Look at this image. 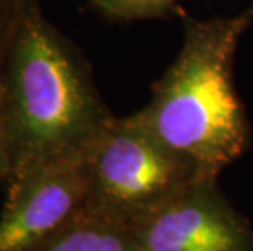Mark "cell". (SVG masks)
Masks as SVG:
<instances>
[{
  "instance_id": "1",
  "label": "cell",
  "mask_w": 253,
  "mask_h": 251,
  "mask_svg": "<svg viewBox=\"0 0 253 251\" xmlns=\"http://www.w3.org/2000/svg\"><path fill=\"white\" fill-rule=\"evenodd\" d=\"M0 108L12 153L10 178L41 165L90 157L115 117L88 61L46 18L40 0L5 54Z\"/></svg>"
},
{
  "instance_id": "2",
  "label": "cell",
  "mask_w": 253,
  "mask_h": 251,
  "mask_svg": "<svg viewBox=\"0 0 253 251\" xmlns=\"http://www.w3.org/2000/svg\"><path fill=\"white\" fill-rule=\"evenodd\" d=\"M253 10L234 17H185V38L154 85L137 119L201 178L217 179L250 141L245 108L234 83V57Z\"/></svg>"
},
{
  "instance_id": "3",
  "label": "cell",
  "mask_w": 253,
  "mask_h": 251,
  "mask_svg": "<svg viewBox=\"0 0 253 251\" xmlns=\"http://www.w3.org/2000/svg\"><path fill=\"white\" fill-rule=\"evenodd\" d=\"M85 207L127 228H137L201 178L159 142L136 114L113 117L88 157Z\"/></svg>"
},
{
  "instance_id": "4",
  "label": "cell",
  "mask_w": 253,
  "mask_h": 251,
  "mask_svg": "<svg viewBox=\"0 0 253 251\" xmlns=\"http://www.w3.org/2000/svg\"><path fill=\"white\" fill-rule=\"evenodd\" d=\"M88 157L41 165L7 183L0 251H35L80 212L88 194Z\"/></svg>"
},
{
  "instance_id": "5",
  "label": "cell",
  "mask_w": 253,
  "mask_h": 251,
  "mask_svg": "<svg viewBox=\"0 0 253 251\" xmlns=\"http://www.w3.org/2000/svg\"><path fill=\"white\" fill-rule=\"evenodd\" d=\"M132 232L139 251H253L250 223L217 179H198Z\"/></svg>"
},
{
  "instance_id": "6",
  "label": "cell",
  "mask_w": 253,
  "mask_h": 251,
  "mask_svg": "<svg viewBox=\"0 0 253 251\" xmlns=\"http://www.w3.org/2000/svg\"><path fill=\"white\" fill-rule=\"evenodd\" d=\"M35 251H139L131 228L84 207Z\"/></svg>"
},
{
  "instance_id": "7",
  "label": "cell",
  "mask_w": 253,
  "mask_h": 251,
  "mask_svg": "<svg viewBox=\"0 0 253 251\" xmlns=\"http://www.w3.org/2000/svg\"><path fill=\"white\" fill-rule=\"evenodd\" d=\"M100 15L111 20H147L169 13L176 0H88Z\"/></svg>"
},
{
  "instance_id": "8",
  "label": "cell",
  "mask_w": 253,
  "mask_h": 251,
  "mask_svg": "<svg viewBox=\"0 0 253 251\" xmlns=\"http://www.w3.org/2000/svg\"><path fill=\"white\" fill-rule=\"evenodd\" d=\"M36 0H0V69L18 26Z\"/></svg>"
},
{
  "instance_id": "9",
  "label": "cell",
  "mask_w": 253,
  "mask_h": 251,
  "mask_svg": "<svg viewBox=\"0 0 253 251\" xmlns=\"http://www.w3.org/2000/svg\"><path fill=\"white\" fill-rule=\"evenodd\" d=\"M10 173H12V153H10L7 127H5L2 108H0V179L7 183Z\"/></svg>"
}]
</instances>
